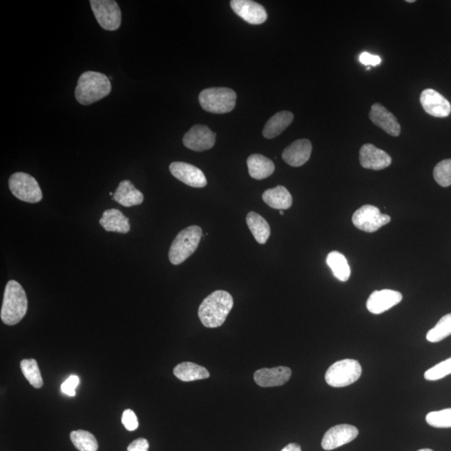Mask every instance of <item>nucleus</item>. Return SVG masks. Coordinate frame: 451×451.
<instances>
[{
	"mask_svg": "<svg viewBox=\"0 0 451 451\" xmlns=\"http://www.w3.org/2000/svg\"><path fill=\"white\" fill-rule=\"evenodd\" d=\"M70 440L79 451H97L98 442L95 437L86 430H75L70 433Z\"/></svg>",
	"mask_w": 451,
	"mask_h": 451,
	"instance_id": "cd10ccee",
	"label": "nucleus"
},
{
	"mask_svg": "<svg viewBox=\"0 0 451 451\" xmlns=\"http://www.w3.org/2000/svg\"><path fill=\"white\" fill-rule=\"evenodd\" d=\"M359 61L363 65L377 66L381 63V58L378 56H373L367 52H363L359 56Z\"/></svg>",
	"mask_w": 451,
	"mask_h": 451,
	"instance_id": "c9c22d12",
	"label": "nucleus"
},
{
	"mask_svg": "<svg viewBox=\"0 0 451 451\" xmlns=\"http://www.w3.org/2000/svg\"><path fill=\"white\" fill-rule=\"evenodd\" d=\"M246 163H248L249 175L254 179H265L274 173V162L262 155H252L248 158Z\"/></svg>",
	"mask_w": 451,
	"mask_h": 451,
	"instance_id": "b1692460",
	"label": "nucleus"
},
{
	"mask_svg": "<svg viewBox=\"0 0 451 451\" xmlns=\"http://www.w3.org/2000/svg\"><path fill=\"white\" fill-rule=\"evenodd\" d=\"M20 367L24 377L33 388H40L43 386V379L35 359H24L20 363Z\"/></svg>",
	"mask_w": 451,
	"mask_h": 451,
	"instance_id": "c85d7f7f",
	"label": "nucleus"
},
{
	"mask_svg": "<svg viewBox=\"0 0 451 451\" xmlns=\"http://www.w3.org/2000/svg\"><path fill=\"white\" fill-rule=\"evenodd\" d=\"M361 374V363L354 359L347 358L330 366L326 372L325 380L330 386L342 388L356 382Z\"/></svg>",
	"mask_w": 451,
	"mask_h": 451,
	"instance_id": "423d86ee",
	"label": "nucleus"
},
{
	"mask_svg": "<svg viewBox=\"0 0 451 451\" xmlns=\"http://www.w3.org/2000/svg\"><path fill=\"white\" fill-rule=\"evenodd\" d=\"M403 296L399 292L383 290L372 292L367 301V310L374 315H380L395 306L402 301Z\"/></svg>",
	"mask_w": 451,
	"mask_h": 451,
	"instance_id": "2eb2a0df",
	"label": "nucleus"
},
{
	"mask_svg": "<svg viewBox=\"0 0 451 451\" xmlns=\"http://www.w3.org/2000/svg\"><path fill=\"white\" fill-rule=\"evenodd\" d=\"M292 370L290 367L278 366L271 369L258 370L255 372V382L261 387L281 386L290 379Z\"/></svg>",
	"mask_w": 451,
	"mask_h": 451,
	"instance_id": "a211bd4d",
	"label": "nucleus"
},
{
	"mask_svg": "<svg viewBox=\"0 0 451 451\" xmlns=\"http://www.w3.org/2000/svg\"><path fill=\"white\" fill-rule=\"evenodd\" d=\"M149 443L145 438H140L128 446L127 451H148Z\"/></svg>",
	"mask_w": 451,
	"mask_h": 451,
	"instance_id": "e433bc0d",
	"label": "nucleus"
},
{
	"mask_svg": "<svg viewBox=\"0 0 451 451\" xmlns=\"http://www.w3.org/2000/svg\"><path fill=\"white\" fill-rule=\"evenodd\" d=\"M100 224L107 232L127 233L131 230L128 217L117 209H109L103 212Z\"/></svg>",
	"mask_w": 451,
	"mask_h": 451,
	"instance_id": "aec40b11",
	"label": "nucleus"
},
{
	"mask_svg": "<svg viewBox=\"0 0 451 451\" xmlns=\"http://www.w3.org/2000/svg\"><path fill=\"white\" fill-rule=\"evenodd\" d=\"M233 307V299L229 292L217 290L207 296L200 303L198 316L207 328H219L224 324Z\"/></svg>",
	"mask_w": 451,
	"mask_h": 451,
	"instance_id": "f257e3e1",
	"label": "nucleus"
},
{
	"mask_svg": "<svg viewBox=\"0 0 451 451\" xmlns=\"http://www.w3.org/2000/svg\"><path fill=\"white\" fill-rule=\"evenodd\" d=\"M407 3H415V0H406Z\"/></svg>",
	"mask_w": 451,
	"mask_h": 451,
	"instance_id": "ea45409f",
	"label": "nucleus"
},
{
	"mask_svg": "<svg viewBox=\"0 0 451 451\" xmlns=\"http://www.w3.org/2000/svg\"><path fill=\"white\" fill-rule=\"evenodd\" d=\"M203 230L198 226H191L175 237L169 251V260L173 265L181 264L198 248Z\"/></svg>",
	"mask_w": 451,
	"mask_h": 451,
	"instance_id": "20e7f679",
	"label": "nucleus"
},
{
	"mask_svg": "<svg viewBox=\"0 0 451 451\" xmlns=\"http://www.w3.org/2000/svg\"><path fill=\"white\" fill-rule=\"evenodd\" d=\"M449 374H451V358L430 367L425 372V379L429 381H436V380L445 378Z\"/></svg>",
	"mask_w": 451,
	"mask_h": 451,
	"instance_id": "473e14b6",
	"label": "nucleus"
},
{
	"mask_svg": "<svg viewBox=\"0 0 451 451\" xmlns=\"http://www.w3.org/2000/svg\"><path fill=\"white\" fill-rule=\"evenodd\" d=\"M358 434V429L354 425H335L325 433L321 445L325 450L337 449L353 441Z\"/></svg>",
	"mask_w": 451,
	"mask_h": 451,
	"instance_id": "9b49d317",
	"label": "nucleus"
},
{
	"mask_svg": "<svg viewBox=\"0 0 451 451\" xmlns=\"http://www.w3.org/2000/svg\"><path fill=\"white\" fill-rule=\"evenodd\" d=\"M426 422L434 428H451V408L433 411L425 418Z\"/></svg>",
	"mask_w": 451,
	"mask_h": 451,
	"instance_id": "7c9ffc66",
	"label": "nucleus"
},
{
	"mask_svg": "<svg viewBox=\"0 0 451 451\" xmlns=\"http://www.w3.org/2000/svg\"><path fill=\"white\" fill-rule=\"evenodd\" d=\"M216 142V133L207 125H196L183 137V144L194 152H204L213 148Z\"/></svg>",
	"mask_w": 451,
	"mask_h": 451,
	"instance_id": "9d476101",
	"label": "nucleus"
},
{
	"mask_svg": "<svg viewBox=\"0 0 451 451\" xmlns=\"http://www.w3.org/2000/svg\"><path fill=\"white\" fill-rule=\"evenodd\" d=\"M369 116L372 122L381 128L388 135L392 136H399L401 127L398 120L381 104H374L371 107Z\"/></svg>",
	"mask_w": 451,
	"mask_h": 451,
	"instance_id": "f3484780",
	"label": "nucleus"
},
{
	"mask_svg": "<svg viewBox=\"0 0 451 451\" xmlns=\"http://www.w3.org/2000/svg\"><path fill=\"white\" fill-rule=\"evenodd\" d=\"M92 10L97 22L106 31H114L121 24L120 8L114 0H91Z\"/></svg>",
	"mask_w": 451,
	"mask_h": 451,
	"instance_id": "6e6552de",
	"label": "nucleus"
},
{
	"mask_svg": "<svg viewBox=\"0 0 451 451\" xmlns=\"http://www.w3.org/2000/svg\"><path fill=\"white\" fill-rule=\"evenodd\" d=\"M326 262L331 269L334 277L341 282L348 281L351 271L349 262L344 255L337 251H333L328 255Z\"/></svg>",
	"mask_w": 451,
	"mask_h": 451,
	"instance_id": "bb28decb",
	"label": "nucleus"
},
{
	"mask_svg": "<svg viewBox=\"0 0 451 451\" xmlns=\"http://www.w3.org/2000/svg\"><path fill=\"white\" fill-rule=\"evenodd\" d=\"M170 171L173 177L186 185L202 188L207 186L206 177L202 170L186 162L175 161L170 165Z\"/></svg>",
	"mask_w": 451,
	"mask_h": 451,
	"instance_id": "f8f14e48",
	"label": "nucleus"
},
{
	"mask_svg": "<svg viewBox=\"0 0 451 451\" xmlns=\"http://www.w3.org/2000/svg\"><path fill=\"white\" fill-rule=\"evenodd\" d=\"M237 94L228 88H209L199 95V102L204 111L214 114H225L235 107Z\"/></svg>",
	"mask_w": 451,
	"mask_h": 451,
	"instance_id": "39448f33",
	"label": "nucleus"
},
{
	"mask_svg": "<svg viewBox=\"0 0 451 451\" xmlns=\"http://www.w3.org/2000/svg\"><path fill=\"white\" fill-rule=\"evenodd\" d=\"M262 200L271 208L277 210H287L292 204V198L290 192L283 186H278L264 191Z\"/></svg>",
	"mask_w": 451,
	"mask_h": 451,
	"instance_id": "5701e85b",
	"label": "nucleus"
},
{
	"mask_svg": "<svg viewBox=\"0 0 451 451\" xmlns=\"http://www.w3.org/2000/svg\"><path fill=\"white\" fill-rule=\"evenodd\" d=\"M294 116L290 111H283L271 116L265 125L262 135L267 139H274L283 133L290 127L294 120Z\"/></svg>",
	"mask_w": 451,
	"mask_h": 451,
	"instance_id": "4be33fe9",
	"label": "nucleus"
},
{
	"mask_svg": "<svg viewBox=\"0 0 451 451\" xmlns=\"http://www.w3.org/2000/svg\"><path fill=\"white\" fill-rule=\"evenodd\" d=\"M451 335V313L442 317L437 324L426 334L430 342H438Z\"/></svg>",
	"mask_w": 451,
	"mask_h": 451,
	"instance_id": "c756f323",
	"label": "nucleus"
},
{
	"mask_svg": "<svg viewBox=\"0 0 451 451\" xmlns=\"http://www.w3.org/2000/svg\"><path fill=\"white\" fill-rule=\"evenodd\" d=\"M113 199L122 206L129 207L143 203L144 196L134 187L131 181L124 180L117 187Z\"/></svg>",
	"mask_w": 451,
	"mask_h": 451,
	"instance_id": "412c9836",
	"label": "nucleus"
},
{
	"mask_svg": "<svg viewBox=\"0 0 451 451\" xmlns=\"http://www.w3.org/2000/svg\"><path fill=\"white\" fill-rule=\"evenodd\" d=\"M281 451H302V449H301V446L296 444V443H291V444L284 447Z\"/></svg>",
	"mask_w": 451,
	"mask_h": 451,
	"instance_id": "4c0bfd02",
	"label": "nucleus"
},
{
	"mask_svg": "<svg viewBox=\"0 0 451 451\" xmlns=\"http://www.w3.org/2000/svg\"><path fill=\"white\" fill-rule=\"evenodd\" d=\"M434 178L443 187L451 186V159L438 162L434 169Z\"/></svg>",
	"mask_w": 451,
	"mask_h": 451,
	"instance_id": "2f4dec72",
	"label": "nucleus"
},
{
	"mask_svg": "<svg viewBox=\"0 0 451 451\" xmlns=\"http://www.w3.org/2000/svg\"><path fill=\"white\" fill-rule=\"evenodd\" d=\"M246 221L258 244H265L271 233L270 226L267 221L261 215L254 212L248 213Z\"/></svg>",
	"mask_w": 451,
	"mask_h": 451,
	"instance_id": "a878e982",
	"label": "nucleus"
},
{
	"mask_svg": "<svg viewBox=\"0 0 451 451\" xmlns=\"http://www.w3.org/2000/svg\"><path fill=\"white\" fill-rule=\"evenodd\" d=\"M231 7L238 16L251 24H261L267 19L264 7L251 0H232Z\"/></svg>",
	"mask_w": 451,
	"mask_h": 451,
	"instance_id": "dca6fc26",
	"label": "nucleus"
},
{
	"mask_svg": "<svg viewBox=\"0 0 451 451\" xmlns=\"http://www.w3.org/2000/svg\"><path fill=\"white\" fill-rule=\"evenodd\" d=\"M420 100L424 111L430 116L445 118L450 114V103L436 90L426 89L422 91Z\"/></svg>",
	"mask_w": 451,
	"mask_h": 451,
	"instance_id": "ddd939ff",
	"label": "nucleus"
},
{
	"mask_svg": "<svg viewBox=\"0 0 451 451\" xmlns=\"http://www.w3.org/2000/svg\"><path fill=\"white\" fill-rule=\"evenodd\" d=\"M111 91L110 79L106 74L95 71H86L79 78L74 95L83 106H89L102 100Z\"/></svg>",
	"mask_w": 451,
	"mask_h": 451,
	"instance_id": "f03ea898",
	"label": "nucleus"
},
{
	"mask_svg": "<svg viewBox=\"0 0 451 451\" xmlns=\"http://www.w3.org/2000/svg\"><path fill=\"white\" fill-rule=\"evenodd\" d=\"M418 451H434V450H432V449H421V450H418Z\"/></svg>",
	"mask_w": 451,
	"mask_h": 451,
	"instance_id": "58836bf2",
	"label": "nucleus"
},
{
	"mask_svg": "<svg viewBox=\"0 0 451 451\" xmlns=\"http://www.w3.org/2000/svg\"><path fill=\"white\" fill-rule=\"evenodd\" d=\"M173 374L183 382L196 381V380L209 378L210 373L206 367L191 362H183L175 366Z\"/></svg>",
	"mask_w": 451,
	"mask_h": 451,
	"instance_id": "393cba45",
	"label": "nucleus"
},
{
	"mask_svg": "<svg viewBox=\"0 0 451 451\" xmlns=\"http://www.w3.org/2000/svg\"><path fill=\"white\" fill-rule=\"evenodd\" d=\"M28 310V299L22 286L10 280L4 290L1 319L7 325H15L24 319Z\"/></svg>",
	"mask_w": 451,
	"mask_h": 451,
	"instance_id": "7ed1b4c3",
	"label": "nucleus"
},
{
	"mask_svg": "<svg viewBox=\"0 0 451 451\" xmlns=\"http://www.w3.org/2000/svg\"><path fill=\"white\" fill-rule=\"evenodd\" d=\"M8 187L16 198L25 203H37L43 198L39 184L27 173L13 174L8 180Z\"/></svg>",
	"mask_w": 451,
	"mask_h": 451,
	"instance_id": "0eeeda50",
	"label": "nucleus"
},
{
	"mask_svg": "<svg viewBox=\"0 0 451 451\" xmlns=\"http://www.w3.org/2000/svg\"><path fill=\"white\" fill-rule=\"evenodd\" d=\"M359 162L363 168L380 171L387 168L392 162L390 155L373 144L363 145L359 150Z\"/></svg>",
	"mask_w": 451,
	"mask_h": 451,
	"instance_id": "4468645a",
	"label": "nucleus"
},
{
	"mask_svg": "<svg viewBox=\"0 0 451 451\" xmlns=\"http://www.w3.org/2000/svg\"><path fill=\"white\" fill-rule=\"evenodd\" d=\"M279 213H280V214H281V215H283V214H284V212H283V210H280Z\"/></svg>",
	"mask_w": 451,
	"mask_h": 451,
	"instance_id": "a19ab883",
	"label": "nucleus"
},
{
	"mask_svg": "<svg viewBox=\"0 0 451 451\" xmlns=\"http://www.w3.org/2000/svg\"><path fill=\"white\" fill-rule=\"evenodd\" d=\"M122 424L125 426V428L129 430V432H134L139 426V422H138L137 417L135 412L132 409H125L123 412Z\"/></svg>",
	"mask_w": 451,
	"mask_h": 451,
	"instance_id": "72a5a7b5",
	"label": "nucleus"
},
{
	"mask_svg": "<svg viewBox=\"0 0 451 451\" xmlns=\"http://www.w3.org/2000/svg\"><path fill=\"white\" fill-rule=\"evenodd\" d=\"M312 146L310 141L301 139L292 142L283 150L282 157L287 164L299 167L306 163L310 158Z\"/></svg>",
	"mask_w": 451,
	"mask_h": 451,
	"instance_id": "6ab92c4d",
	"label": "nucleus"
},
{
	"mask_svg": "<svg viewBox=\"0 0 451 451\" xmlns=\"http://www.w3.org/2000/svg\"><path fill=\"white\" fill-rule=\"evenodd\" d=\"M355 227L366 232H374L390 221V216L382 214L378 207L365 205L358 209L352 217Z\"/></svg>",
	"mask_w": 451,
	"mask_h": 451,
	"instance_id": "1a4fd4ad",
	"label": "nucleus"
},
{
	"mask_svg": "<svg viewBox=\"0 0 451 451\" xmlns=\"http://www.w3.org/2000/svg\"><path fill=\"white\" fill-rule=\"evenodd\" d=\"M79 379L77 375H71L65 383H62L61 390L69 396L75 395V388L78 386Z\"/></svg>",
	"mask_w": 451,
	"mask_h": 451,
	"instance_id": "f704fd0d",
	"label": "nucleus"
}]
</instances>
